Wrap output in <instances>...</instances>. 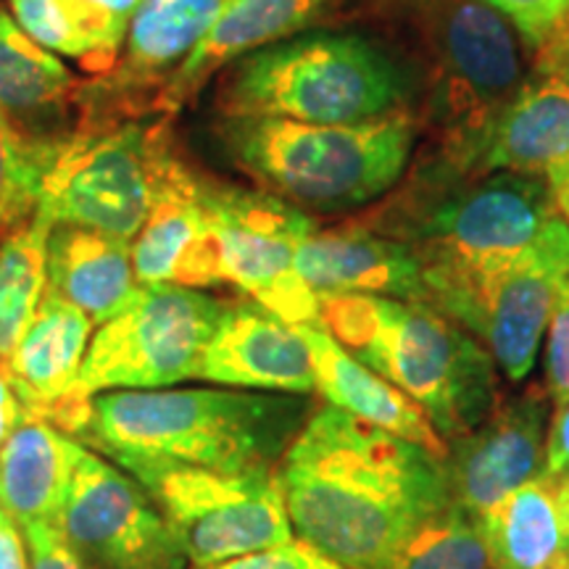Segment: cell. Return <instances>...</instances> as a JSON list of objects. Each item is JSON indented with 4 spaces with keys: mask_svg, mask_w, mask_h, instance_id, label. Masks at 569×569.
<instances>
[{
    "mask_svg": "<svg viewBox=\"0 0 569 569\" xmlns=\"http://www.w3.org/2000/svg\"><path fill=\"white\" fill-rule=\"evenodd\" d=\"M274 478L296 538L346 569H386L451 507L443 457L330 403L301 427Z\"/></svg>",
    "mask_w": 569,
    "mask_h": 569,
    "instance_id": "obj_1",
    "label": "cell"
},
{
    "mask_svg": "<svg viewBox=\"0 0 569 569\" xmlns=\"http://www.w3.org/2000/svg\"><path fill=\"white\" fill-rule=\"evenodd\" d=\"M315 415L306 396L180 388L92 398L84 436L134 480L161 469L272 472Z\"/></svg>",
    "mask_w": 569,
    "mask_h": 569,
    "instance_id": "obj_2",
    "label": "cell"
},
{
    "mask_svg": "<svg viewBox=\"0 0 569 569\" xmlns=\"http://www.w3.org/2000/svg\"><path fill=\"white\" fill-rule=\"evenodd\" d=\"M319 309L330 336L356 361L403 390L446 443L475 430L503 398L501 372L488 348L436 306L325 296Z\"/></svg>",
    "mask_w": 569,
    "mask_h": 569,
    "instance_id": "obj_3",
    "label": "cell"
},
{
    "mask_svg": "<svg viewBox=\"0 0 569 569\" xmlns=\"http://www.w3.org/2000/svg\"><path fill=\"white\" fill-rule=\"evenodd\" d=\"M557 217L543 174H465L427 159L359 222L415 248L427 284L515 259Z\"/></svg>",
    "mask_w": 569,
    "mask_h": 569,
    "instance_id": "obj_4",
    "label": "cell"
},
{
    "mask_svg": "<svg viewBox=\"0 0 569 569\" xmlns=\"http://www.w3.org/2000/svg\"><path fill=\"white\" fill-rule=\"evenodd\" d=\"M422 119L411 109L361 124L222 117L234 167L301 211H351L386 198L407 174Z\"/></svg>",
    "mask_w": 569,
    "mask_h": 569,
    "instance_id": "obj_5",
    "label": "cell"
},
{
    "mask_svg": "<svg viewBox=\"0 0 569 569\" xmlns=\"http://www.w3.org/2000/svg\"><path fill=\"white\" fill-rule=\"evenodd\" d=\"M411 77L361 34L311 32L234 61L217 92L222 117L361 124L409 109Z\"/></svg>",
    "mask_w": 569,
    "mask_h": 569,
    "instance_id": "obj_6",
    "label": "cell"
},
{
    "mask_svg": "<svg viewBox=\"0 0 569 569\" xmlns=\"http://www.w3.org/2000/svg\"><path fill=\"white\" fill-rule=\"evenodd\" d=\"M409 24L422 53L427 122L436 159L475 174L482 140L528 82L522 38L482 0H411Z\"/></svg>",
    "mask_w": 569,
    "mask_h": 569,
    "instance_id": "obj_7",
    "label": "cell"
},
{
    "mask_svg": "<svg viewBox=\"0 0 569 569\" xmlns=\"http://www.w3.org/2000/svg\"><path fill=\"white\" fill-rule=\"evenodd\" d=\"M167 119L59 138L42 177L38 209L53 224H74L132 240L146 224L174 163Z\"/></svg>",
    "mask_w": 569,
    "mask_h": 569,
    "instance_id": "obj_8",
    "label": "cell"
},
{
    "mask_svg": "<svg viewBox=\"0 0 569 569\" xmlns=\"http://www.w3.org/2000/svg\"><path fill=\"white\" fill-rule=\"evenodd\" d=\"M567 277L569 224L557 217L515 259L427 282V303L472 332L493 356L501 377L522 386L536 367Z\"/></svg>",
    "mask_w": 569,
    "mask_h": 569,
    "instance_id": "obj_9",
    "label": "cell"
},
{
    "mask_svg": "<svg viewBox=\"0 0 569 569\" xmlns=\"http://www.w3.org/2000/svg\"><path fill=\"white\" fill-rule=\"evenodd\" d=\"M230 301L182 284H140L122 315L101 325L84 353L74 398L161 390L198 377Z\"/></svg>",
    "mask_w": 569,
    "mask_h": 569,
    "instance_id": "obj_10",
    "label": "cell"
},
{
    "mask_svg": "<svg viewBox=\"0 0 569 569\" xmlns=\"http://www.w3.org/2000/svg\"><path fill=\"white\" fill-rule=\"evenodd\" d=\"M203 203L219 243L224 282L288 325H322L315 290L296 269L298 248L317 222L267 190L203 180Z\"/></svg>",
    "mask_w": 569,
    "mask_h": 569,
    "instance_id": "obj_11",
    "label": "cell"
},
{
    "mask_svg": "<svg viewBox=\"0 0 569 569\" xmlns=\"http://www.w3.org/2000/svg\"><path fill=\"white\" fill-rule=\"evenodd\" d=\"M180 538L190 565H222L293 540L288 509L272 472L161 469L140 478Z\"/></svg>",
    "mask_w": 569,
    "mask_h": 569,
    "instance_id": "obj_12",
    "label": "cell"
},
{
    "mask_svg": "<svg viewBox=\"0 0 569 569\" xmlns=\"http://www.w3.org/2000/svg\"><path fill=\"white\" fill-rule=\"evenodd\" d=\"M59 530L92 569H188L190 565L180 538L142 482L82 446Z\"/></svg>",
    "mask_w": 569,
    "mask_h": 569,
    "instance_id": "obj_13",
    "label": "cell"
},
{
    "mask_svg": "<svg viewBox=\"0 0 569 569\" xmlns=\"http://www.w3.org/2000/svg\"><path fill=\"white\" fill-rule=\"evenodd\" d=\"M553 401L546 386L532 382L498 407L465 436L448 440L443 467L453 507L480 519L546 465Z\"/></svg>",
    "mask_w": 569,
    "mask_h": 569,
    "instance_id": "obj_14",
    "label": "cell"
},
{
    "mask_svg": "<svg viewBox=\"0 0 569 569\" xmlns=\"http://www.w3.org/2000/svg\"><path fill=\"white\" fill-rule=\"evenodd\" d=\"M198 380L256 393L311 396L317 372L296 325L256 303L232 301L206 348Z\"/></svg>",
    "mask_w": 569,
    "mask_h": 569,
    "instance_id": "obj_15",
    "label": "cell"
},
{
    "mask_svg": "<svg viewBox=\"0 0 569 569\" xmlns=\"http://www.w3.org/2000/svg\"><path fill=\"white\" fill-rule=\"evenodd\" d=\"M296 269L317 298L382 296L427 303L425 267L415 248L359 219L330 230L317 227L298 248Z\"/></svg>",
    "mask_w": 569,
    "mask_h": 569,
    "instance_id": "obj_16",
    "label": "cell"
},
{
    "mask_svg": "<svg viewBox=\"0 0 569 569\" xmlns=\"http://www.w3.org/2000/svg\"><path fill=\"white\" fill-rule=\"evenodd\" d=\"M203 180L174 163L146 224L132 243V267L140 284H222L217 234L203 203Z\"/></svg>",
    "mask_w": 569,
    "mask_h": 569,
    "instance_id": "obj_17",
    "label": "cell"
},
{
    "mask_svg": "<svg viewBox=\"0 0 569 569\" xmlns=\"http://www.w3.org/2000/svg\"><path fill=\"white\" fill-rule=\"evenodd\" d=\"M227 0H142L127 30L122 53L101 84H92V109L124 111V103L159 90L196 51ZM156 90V92H159ZM156 98V96H153ZM151 109V106H148Z\"/></svg>",
    "mask_w": 569,
    "mask_h": 569,
    "instance_id": "obj_18",
    "label": "cell"
},
{
    "mask_svg": "<svg viewBox=\"0 0 569 569\" xmlns=\"http://www.w3.org/2000/svg\"><path fill=\"white\" fill-rule=\"evenodd\" d=\"M330 3L332 0H227L211 30L156 92L148 111H159L163 117L180 111L206 88L213 74L246 59L248 53L293 38L317 17H322Z\"/></svg>",
    "mask_w": 569,
    "mask_h": 569,
    "instance_id": "obj_19",
    "label": "cell"
},
{
    "mask_svg": "<svg viewBox=\"0 0 569 569\" xmlns=\"http://www.w3.org/2000/svg\"><path fill=\"white\" fill-rule=\"evenodd\" d=\"M569 161V71L538 61L482 140L475 174H543Z\"/></svg>",
    "mask_w": 569,
    "mask_h": 569,
    "instance_id": "obj_20",
    "label": "cell"
},
{
    "mask_svg": "<svg viewBox=\"0 0 569 569\" xmlns=\"http://www.w3.org/2000/svg\"><path fill=\"white\" fill-rule=\"evenodd\" d=\"M317 372V393L330 407L443 457L446 440L411 398L393 382L356 361L325 325H298Z\"/></svg>",
    "mask_w": 569,
    "mask_h": 569,
    "instance_id": "obj_21",
    "label": "cell"
},
{
    "mask_svg": "<svg viewBox=\"0 0 569 569\" xmlns=\"http://www.w3.org/2000/svg\"><path fill=\"white\" fill-rule=\"evenodd\" d=\"M48 293L74 303L106 325L140 293L132 267V243L74 224H53L46 256Z\"/></svg>",
    "mask_w": 569,
    "mask_h": 569,
    "instance_id": "obj_22",
    "label": "cell"
},
{
    "mask_svg": "<svg viewBox=\"0 0 569 569\" xmlns=\"http://www.w3.org/2000/svg\"><path fill=\"white\" fill-rule=\"evenodd\" d=\"M480 525L493 569H569V472H540Z\"/></svg>",
    "mask_w": 569,
    "mask_h": 569,
    "instance_id": "obj_23",
    "label": "cell"
},
{
    "mask_svg": "<svg viewBox=\"0 0 569 569\" xmlns=\"http://www.w3.org/2000/svg\"><path fill=\"white\" fill-rule=\"evenodd\" d=\"M90 336L92 319L46 290L30 327L6 361L24 411L42 415L63 398H74Z\"/></svg>",
    "mask_w": 569,
    "mask_h": 569,
    "instance_id": "obj_24",
    "label": "cell"
},
{
    "mask_svg": "<svg viewBox=\"0 0 569 569\" xmlns=\"http://www.w3.org/2000/svg\"><path fill=\"white\" fill-rule=\"evenodd\" d=\"M80 443L27 411L0 446V509L17 528L59 525Z\"/></svg>",
    "mask_w": 569,
    "mask_h": 569,
    "instance_id": "obj_25",
    "label": "cell"
},
{
    "mask_svg": "<svg viewBox=\"0 0 569 569\" xmlns=\"http://www.w3.org/2000/svg\"><path fill=\"white\" fill-rule=\"evenodd\" d=\"M51 230L53 219L34 209L30 219L0 234V361L11 359L46 296Z\"/></svg>",
    "mask_w": 569,
    "mask_h": 569,
    "instance_id": "obj_26",
    "label": "cell"
},
{
    "mask_svg": "<svg viewBox=\"0 0 569 569\" xmlns=\"http://www.w3.org/2000/svg\"><path fill=\"white\" fill-rule=\"evenodd\" d=\"M77 88L59 56L46 51L0 9V109L13 122L61 109Z\"/></svg>",
    "mask_w": 569,
    "mask_h": 569,
    "instance_id": "obj_27",
    "label": "cell"
},
{
    "mask_svg": "<svg viewBox=\"0 0 569 569\" xmlns=\"http://www.w3.org/2000/svg\"><path fill=\"white\" fill-rule=\"evenodd\" d=\"M386 569H493L480 519L446 507L398 549Z\"/></svg>",
    "mask_w": 569,
    "mask_h": 569,
    "instance_id": "obj_28",
    "label": "cell"
},
{
    "mask_svg": "<svg viewBox=\"0 0 569 569\" xmlns=\"http://www.w3.org/2000/svg\"><path fill=\"white\" fill-rule=\"evenodd\" d=\"M59 138H38L0 109V234L30 219Z\"/></svg>",
    "mask_w": 569,
    "mask_h": 569,
    "instance_id": "obj_29",
    "label": "cell"
},
{
    "mask_svg": "<svg viewBox=\"0 0 569 569\" xmlns=\"http://www.w3.org/2000/svg\"><path fill=\"white\" fill-rule=\"evenodd\" d=\"M9 6L13 21L40 48L80 61L84 69L98 71L96 46L69 0H9Z\"/></svg>",
    "mask_w": 569,
    "mask_h": 569,
    "instance_id": "obj_30",
    "label": "cell"
},
{
    "mask_svg": "<svg viewBox=\"0 0 569 569\" xmlns=\"http://www.w3.org/2000/svg\"><path fill=\"white\" fill-rule=\"evenodd\" d=\"M142 0H69V6L80 17L98 53V74L113 69L122 53L127 30Z\"/></svg>",
    "mask_w": 569,
    "mask_h": 569,
    "instance_id": "obj_31",
    "label": "cell"
},
{
    "mask_svg": "<svg viewBox=\"0 0 569 569\" xmlns=\"http://www.w3.org/2000/svg\"><path fill=\"white\" fill-rule=\"evenodd\" d=\"M482 3L507 17L532 51L546 46V40L559 30L569 13V0H482Z\"/></svg>",
    "mask_w": 569,
    "mask_h": 569,
    "instance_id": "obj_32",
    "label": "cell"
},
{
    "mask_svg": "<svg viewBox=\"0 0 569 569\" xmlns=\"http://www.w3.org/2000/svg\"><path fill=\"white\" fill-rule=\"evenodd\" d=\"M543 386L549 390L553 407L569 398V277L561 284L557 306L551 311L549 338H546Z\"/></svg>",
    "mask_w": 569,
    "mask_h": 569,
    "instance_id": "obj_33",
    "label": "cell"
},
{
    "mask_svg": "<svg viewBox=\"0 0 569 569\" xmlns=\"http://www.w3.org/2000/svg\"><path fill=\"white\" fill-rule=\"evenodd\" d=\"M206 569H346L338 561L325 557L322 551L311 549L303 540H288L282 546H272V549L243 553V557L227 559L222 565H213Z\"/></svg>",
    "mask_w": 569,
    "mask_h": 569,
    "instance_id": "obj_34",
    "label": "cell"
},
{
    "mask_svg": "<svg viewBox=\"0 0 569 569\" xmlns=\"http://www.w3.org/2000/svg\"><path fill=\"white\" fill-rule=\"evenodd\" d=\"M30 553V569H92L63 540L59 525L32 522L21 528Z\"/></svg>",
    "mask_w": 569,
    "mask_h": 569,
    "instance_id": "obj_35",
    "label": "cell"
},
{
    "mask_svg": "<svg viewBox=\"0 0 569 569\" xmlns=\"http://www.w3.org/2000/svg\"><path fill=\"white\" fill-rule=\"evenodd\" d=\"M543 472H569V398L565 403H559V407H553L549 440H546Z\"/></svg>",
    "mask_w": 569,
    "mask_h": 569,
    "instance_id": "obj_36",
    "label": "cell"
},
{
    "mask_svg": "<svg viewBox=\"0 0 569 569\" xmlns=\"http://www.w3.org/2000/svg\"><path fill=\"white\" fill-rule=\"evenodd\" d=\"M0 569H30V553L17 522L0 509Z\"/></svg>",
    "mask_w": 569,
    "mask_h": 569,
    "instance_id": "obj_37",
    "label": "cell"
},
{
    "mask_svg": "<svg viewBox=\"0 0 569 569\" xmlns=\"http://www.w3.org/2000/svg\"><path fill=\"white\" fill-rule=\"evenodd\" d=\"M24 403L13 388L9 369H0V446L6 443V438L11 436L13 427L24 419Z\"/></svg>",
    "mask_w": 569,
    "mask_h": 569,
    "instance_id": "obj_38",
    "label": "cell"
},
{
    "mask_svg": "<svg viewBox=\"0 0 569 569\" xmlns=\"http://www.w3.org/2000/svg\"><path fill=\"white\" fill-rule=\"evenodd\" d=\"M546 182H549L559 213L569 224V161L561 163L557 169H551V172H546Z\"/></svg>",
    "mask_w": 569,
    "mask_h": 569,
    "instance_id": "obj_39",
    "label": "cell"
}]
</instances>
